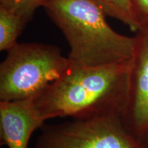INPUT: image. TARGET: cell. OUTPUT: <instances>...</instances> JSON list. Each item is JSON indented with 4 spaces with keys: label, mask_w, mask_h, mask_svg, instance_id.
Returning a JSON list of instances; mask_svg holds the SVG:
<instances>
[{
    "label": "cell",
    "mask_w": 148,
    "mask_h": 148,
    "mask_svg": "<svg viewBox=\"0 0 148 148\" xmlns=\"http://www.w3.org/2000/svg\"><path fill=\"white\" fill-rule=\"evenodd\" d=\"M44 8L69 43L73 65L96 66L132 58L135 37L115 32L92 0H49Z\"/></svg>",
    "instance_id": "obj_2"
},
{
    "label": "cell",
    "mask_w": 148,
    "mask_h": 148,
    "mask_svg": "<svg viewBox=\"0 0 148 148\" xmlns=\"http://www.w3.org/2000/svg\"><path fill=\"white\" fill-rule=\"evenodd\" d=\"M130 61L96 66L73 65L33 97L34 106L45 121L56 117L87 119L121 115Z\"/></svg>",
    "instance_id": "obj_1"
},
{
    "label": "cell",
    "mask_w": 148,
    "mask_h": 148,
    "mask_svg": "<svg viewBox=\"0 0 148 148\" xmlns=\"http://www.w3.org/2000/svg\"><path fill=\"white\" fill-rule=\"evenodd\" d=\"M142 143L145 148H148V134L142 140Z\"/></svg>",
    "instance_id": "obj_11"
},
{
    "label": "cell",
    "mask_w": 148,
    "mask_h": 148,
    "mask_svg": "<svg viewBox=\"0 0 148 148\" xmlns=\"http://www.w3.org/2000/svg\"><path fill=\"white\" fill-rule=\"evenodd\" d=\"M131 1L140 25L148 22V0H131Z\"/></svg>",
    "instance_id": "obj_10"
},
{
    "label": "cell",
    "mask_w": 148,
    "mask_h": 148,
    "mask_svg": "<svg viewBox=\"0 0 148 148\" xmlns=\"http://www.w3.org/2000/svg\"><path fill=\"white\" fill-rule=\"evenodd\" d=\"M49 0H0V7L20 16L29 22L34 12L40 6H45Z\"/></svg>",
    "instance_id": "obj_9"
},
{
    "label": "cell",
    "mask_w": 148,
    "mask_h": 148,
    "mask_svg": "<svg viewBox=\"0 0 148 148\" xmlns=\"http://www.w3.org/2000/svg\"><path fill=\"white\" fill-rule=\"evenodd\" d=\"M45 120L34 106L33 97L0 101V141L8 148H28L34 131Z\"/></svg>",
    "instance_id": "obj_6"
},
{
    "label": "cell",
    "mask_w": 148,
    "mask_h": 148,
    "mask_svg": "<svg viewBox=\"0 0 148 148\" xmlns=\"http://www.w3.org/2000/svg\"><path fill=\"white\" fill-rule=\"evenodd\" d=\"M42 127L34 148H145L121 115L73 119Z\"/></svg>",
    "instance_id": "obj_4"
},
{
    "label": "cell",
    "mask_w": 148,
    "mask_h": 148,
    "mask_svg": "<svg viewBox=\"0 0 148 148\" xmlns=\"http://www.w3.org/2000/svg\"><path fill=\"white\" fill-rule=\"evenodd\" d=\"M72 66L57 46L17 42L0 64V101L34 97Z\"/></svg>",
    "instance_id": "obj_3"
},
{
    "label": "cell",
    "mask_w": 148,
    "mask_h": 148,
    "mask_svg": "<svg viewBox=\"0 0 148 148\" xmlns=\"http://www.w3.org/2000/svg\"><path fill=\"white\" fill-rule=\"evenodd\" d=\"M134 37L121 118L130 132L142 141L148 134V22L142 24Z\"/></svg>",
    "instance_id": "obj_5"
},
{
    "label": "cell",
    "mask_w": 148,
    "mask_h": 148,
    "mask_svg": "<svg viewBox=\"0 0 148 148\" xmlns=\"http://www.w3.org/2000/svg\"><path fill=\"white\" fill-rule=\"evenodd\" d=\"M28 23L20 16L0 7V51H8L17 43V38Z\"/></svg>",
    "instance_id": "obj_8"
},
{
    "label": "cell",
    "mask_w": 148,
    "mask_h": 148,
    "mask_svg": "<svg viewBox=\"0 0 148 148\" xmlns=\"http://www.w3.org/2000/svg\"><path fill=\"white\" fill-rule=\"evenodd\" d=\"M103 12L123 23L133 32H137L140 25L131 0H92Z\"/></svg>",
    "instance_id": "obj_7"
}]
</instances>
